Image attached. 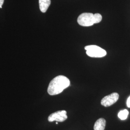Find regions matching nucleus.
I'll return each instance as SVG.
<instances>
[{
	"mask_svg": "<svg viewBox=\"0 0 130 130\" xmlns=\"http://www.w3.org/2000/svg\"><path fill=\"white\" fill-rule=\"evenodd\" d=\"M70 85V80L67 77L63 75L56 76L53 79L49 84L47 92L51 95L60 93Z\"/></svg>",
	"mask_w": 130,
	"mask_h": 130,
	"instance_id": "f257e3e1",
	"label": "nucleus"
},
{
	"mask_svg": "<svg viewBox=\"0 0 130 130\" xmlns=\"http://www.w3.org/2000/svg\"><path fill=\"white\" fill-rule=\"evenodd\" d=\"M86 50V54L90 57L100 58L103 57L107 55V52L104 49L97 45H91L85 47Z\"/></svg>",
	"mask_w": 130,
	"mask_h": 130,
	"instance_id": "f03ea898",
	"label": "nucleus"
},
{
	"mask_svg": "<svg viewBox=\"0 0 130 130\" xmlns=\"http://www.w3.org/2000/svg\"><path fill=\"white\" fill-rule=\"evenodd\" d=\"M79 25L84 27H90L94 24V14L90 13H84L80 14L77 19Z\"/></svg>",
	"mask_w": 130,
	"mask_h": 130,
	"instance_id": "7ed1b4c3",
	"label": "nucleus"
},
{
	"mask_svg": "<svg viewBox=\"0 0 130 130\" xmlns=\"http://www.w3.org/2000/svg\"><path fill=\"white\" fill-rule=\"evenodd\" d=\"M119 98V94L117 93H112L103 98L101 104L105 107H108L115 104Z\"/></svg>",
	"mask_w": 130,
	"mask_h": 130,
	"instance_id": "20e7f679",
	"label": "nucleus"
},
{
	"mask_svg": "<svg viewBox=\"0 0 130 130\" xmlns=\"http://www.w3.org/2000/svg\"><path fill=\"white\" fill-rule=\"evenodd\" d=\"M68 118L67 111L65 110H60L54 112L49 115L48 120L49 122L56 121V122H63Z\"/></svg>",
	"mask_w": 130,
	"mask_h": 130,
	"instance_id": "39448f33",
	"label": "nucleus"
},
{
	"mask_svg": "<svg viewBox=\"0 0 130 130\" xmlns=\"http://www.w3.org/2000/svg\"><path fill=\"white\" fill-rule=\"evenodd\" d=\"M106 124V121L103 118H100L94 123V130H104Z\"/></svg>",
	"mask_w": 130,
	"mask_h": 130,
	"instance_id": "423d86ee",
	"label": "nucleus"
},
{
	"mask_svg": "<svg viewBox=\"0 0 130 130\" xmlns=\"http://www.w3.org/2000/svg\"><path fill=\"white\" fill-rule=\"evenodd\" d=\"M39 7L41 11L45 13L51 5V0H39Z\"/></svg>",
	"mask_w": 130,
	"mask_h": 130,
	"instance_id": "0eeeda50",
	"label": "nucleus"
},
{
	"mask_svg": "<svg viewBox=\"0 0 130 130\" xmlns=\"http://www.w3.org/2000/svg\"><path fill=\"white\" fill-rule=\"evenodd\" d=\"M129 114V111L127 109L121 110L118 114V117L121 120H126Z\"/></svg>",
	"mask_w": 130,
	"mask_h": 130,
	"instance_id": "6e6552de",
	"label": "nucleus"
},
{
	"mask_svg": "<svg viewBox=\"0 0 130 130\" xmlns=\"http://www.w3.org/2000/svg\"><path fill=\"white\" fill-rule=\"evenodd\" d=\"M94 24L99 23L101 21L102 17L101 14L96 13L94 14Z\"/></svg>",
	"mask_w": 130,
	"mask_h": 130,
	"instance_id": "1a4fd4ad",
	"label": "nucleus"
},
{
	"mask_svg": "<svg viewBox=\"0 0 130 130\" xmlns=\"http://www.w3.org/2000/svg\"><path fill=\"white\" fill-rule=\"evenodd\" d=\"M127 106L130 108V96L128 98L127 101Z\"/></svg>",
	"mask_w": 130,
	"mask_h": 130,
	"instance_id": "9d476101",
	"label": "nucleus"
},
{
	"mask_svg": "<svg viewBox=\"0 0 130 130\" xmlns=\"http://www.w3.org/2000/svg\"><path fill=\"white\" fill-rule=\"evenodd\" d=\"M4 0H0V8H2V5L4 4Z\"/></svg>",
	"mask_w": 130,
	"mask_h": 130,
	"instance_id": "9b49d317",
	"label": "nucleus"
}]
</instances>
